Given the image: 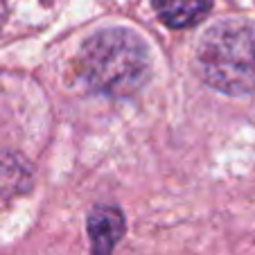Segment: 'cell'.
<instances>
[{
  "label": "cell",
  "mask_w": 255,
  "mask_h": 255,
  "mask_svg": "<svg viewBox=\"0 0 255 255\" xmlns=\"http://www.w3.org/2000/svg\"><path fill=\"white\" fill-rule=\"evenodd\" d=\"M197 70L206 84L222 93L255 91V25L224 20L203 34L197 48Z\"/></svg>",
  "instance_id": "1"
},
{
  "label": "cell",
  "mask_w": 255,
  "mask_h": 255,
  "mask_svg": "<svg viewBox=\"0 0 255 255\" xmlns=\"http://www.w3.org/2000/svg\"><path fill=\"white\" fill-rule=\"evenodd\" d=\"M79 68L91 88L106 95H131L147 79L144 43L127 29H104L82 48Z\"/></svg>",
  "instance_id": "2"
},
{
  "label": "cell",
  "mask_w": 255,
  "mask_h": 255,
  "mask_svg": "<svg viewBox=\"0 0 255 255\" xmlns=\"http://www.w3.org/2000/svg\"><path fill=\"white\" fill-rule=\"evenodd\" d=\"M125 233V219L120 210L100 206L88 217V235L93 242V255H111L113 246L120 242Z\"/></svg>",
  "instance_id": "3"
},
{
  "label": "cell",
  "mask_w": 255,
  "mask_h": 255,
  "mask_svg": "<svg viewBox=\"0 0 255 255\" xmlns=\"http://www.w3.org/2000/svg\"><path fill=\"white\" fill-rule=\"evenodd\" d=\"M154 9L174 29L192 27L210 11V0H154Z\"/></svg>",
  "instance_id": "4"
},
{
  "label": "cell",
  "mask_w": 255,
  "mask_h": 255,
  "mask_svg": "<svg viewBox=\"0 0 255 255\" xmlns=\"http://www.w3.org/2000/svg\"><path fill=\"white\" fill-rule=\"evenodd\" d=\"M16 183H20V172L9 176V167H0V194H2L5 188H9V185L16 188Z\"/></svg>",
  "instance_id": "5"
},
{
  "label": "cell",
  "mask_w": 255,
  "mask_h": 255,
  "mask_svg": "<svg viewBox=\"0 0 255 255\" xmlns=\"http://www.w3.org/2000/svg\"><path fill=\"white\" fill-rule=\"evenodd\" d=\"M5 18H7V2L5 0H0V25L5 23Z\"/></svg>",
  "instance_id": "6"
}]
</instances>
